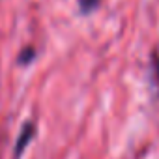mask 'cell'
I'll return each mask as SVG.
<instances>
[{
    "label": "cell",
    "mask_w": 159,
    "mask_h": 159,
    "mask_svg": "<svg viewBox=\"0 0 159 159\" xmlns=\"http://www.w3.org/2000/svg\"><path fill=\"white\" fill-rule=\"evenodd\" d=\"M99 4V0H79V6H81V10L84 11V13H88V11H92V10H96V6Z\"/></svg>",
    "instance_id": "1"
}]
</instances>
